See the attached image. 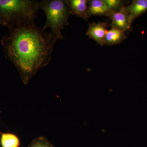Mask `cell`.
Masks as SVG:
<instances>
[{"label":"cell","instance_id":"obj_4","mask_svg":"<svg viewBox=\"0 0 147 147\" xmlns=\"http://www.w3.org/2000/svg\"><path fill=\"white\" fill-rule=\"evenodd\" d=\"M108 30L107 24L102 22L90 24L86 34L101 46L105 45V38Z\"/></svg>","mask_w":147,"mask_h":147},{"label":"cell","instance_id":"obj_1","mask_svg":"<svg viewBox=\"0 0 147 147\" xmlns=\"http://www.w3.org/2000/svg\"><path fill=\"white\" fill-rule=\"evenodd\" d=\"M58 38L35 24L15 27L4 44L8 57L17 69L22 82L28 84L40 69L50 63Z\"/></svg>","mask_w":147,"mask_h":147},{"label":"cell","instance_id":"obj_9","mask_svg":"<svg viewBox=\"0 0 147 147\" xmlns=\"http://www.w3.org/2000/svg\"><path fill=\"white\" fill-rule=\"evenodd\" d=\"M126 38L124 32L112 26L106 33L105 45H113L119 44Z\"/></svg>","mask_w":147,"mask_h":147},{"label":"cell","instance_id":"obj_12","mask_svg":"<svg viewBox=\"0 0 147 147\" xmlns=\"http://www.w3.org/2000/svg\"><path fill=\"white\" fill-rule=\"evenodd\" d=\"M29 147H54L45 137H40L34 139Z\"/></svg>","mask_w":147,"mask_h":147},{"label":"cell","instance_id":"obj_2","mask_svg":"<svg viewBox=\"0 0 147 147\" xmlns=\"http://www.w3.org/2000/svg\"><path fill=\"white\" fill-rule=\"evenodd\" d=\"M38 9L35 0H0V22L15 27L35 24Z\"/></svg>","mask_w":147,"mask_h":147},{"label":"cell","instance_id":"obj_6","mask_svg":"<svg viewBox=\"0 0 147 147\" xmlns=\"http://www.w3.org/2000/svg\"><path fill=\"white\" fill-rule=\"evenodd\" d=\"M88 14L89 18L93 16H110L112 12L103 0L88 1Z\"/></svg>","mask_w":147,"mask_h":147},{"label":"cell","instance_id":"obj_10","mask_svg":"<svg viewBox=\"0 0 147 147\" xmlns=\"http://www.w3.org/2000/svg\"><path fill=\"white\" fill-rule=\"evenodd\" d=\"M0 142L2 147H19L20 140L15 134L10 133H1Z\"/></svg>","mask_w":147,"mask_h":147},{"label":"cell","instance_id":"obj_5","mask_svg":"<svg viewBox=\"0 0 147 147\" xmlns=\"http://www.w3.org/2000/svg\"><path fill=\"white\" fill-rule=\"evenodd\" d=\"M125 6L119 10L114 12L110 16L112 26L124 32L130 29L131 24L129 20V15L125 10Z\"/></svg>","mask_w":147,"mask_h":147},{"label":"cell","instance_id":"obj_8","mask_svg":"<svg viewBox=\"0 0 147 147\" xmlns=\"http://www.w3.org/2000/svg\"><path fill=\"white\" fill-rule=\"evenodd\" d=\"M124 9L129 15L130 23L135 18L145 13L147 11V0H135L131 4L124 7Z\"/></svg>","mask_w":147,"mask_h":147},{"label":"cell","instance_id":"obj_3","mask_svg":"<svg viewBox=\"0 0 147 147\" xmlns=\"http://www.w3.org/2000/svg\"><path fill=\"white\" fill-rule=\"evenodd\" d=\"M39 9L46 16V22L42 29L50 28L51 32L58 39L63 38L61 31L68 25V19L71 14L66 1L43 0L39 2Z\"/></svg>","mask_w":147,"mask_h":147},{"label":"cell","instance_id":"obj_7","mask_svg":"<svg viewBox=\"0 0 147 147\" xmlns=\"http://www.w3.org/2000/svg\"><path fill=\"white\" fill-rule=\"evenodd\" d=\"M66 1L71 14L88 21L89 18L88 14V1L67 0Z\"/></svg>","mask_w":147,"mask_h":147},{"label":"cell","instance_id":"obj_11","mask_svg":"<svg viewBox=\"0 0 147 147\" xmlns=\"http://www.w3.org/2000/svg\"><path fill=\"white\" fill-rule=\"evenodd\" d=\"M104 2L108 6L112 12H114L119 10L123 7L125 6V2L121 0H103Z\"/></svg>","mask_w":147,"mask_h":147}]
</instances>
